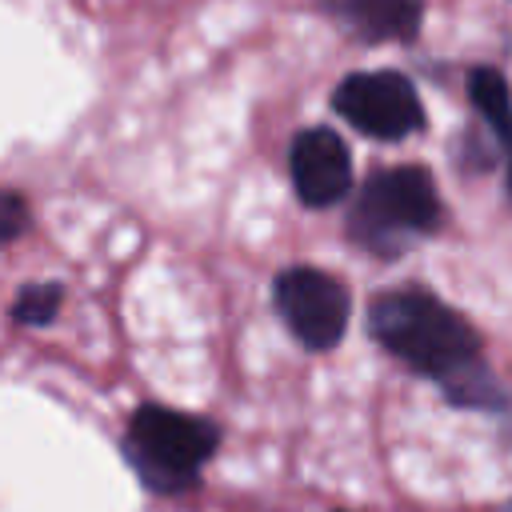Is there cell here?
<instances>
[{
    "mask_svg": "<svg viewBox=\"0 0 512 512\" xmlns=\"http://www.w3.org/2000/svg\"><path fill=\"white\" fill-rule=\"evenodd\" d=\"M368 332L412 372L440 384L456 408L504 412L508 392L484 360L476 328L428 288L404 284L376 292L368 304Z\"/></svg>",
    "mask_w": 512,
    "mask_h": 512,
    "instance_id": "cell-1",
    "label": "cell"
},
{
    "mask_svg": "<svg viewBox=\"0 0 512 512\" xmlns=\"http://www.w3.org/2000/svg\"><path fill=\"white\" fill-rule=\"evenodd\" d=\"M440 216L444 212H440L436 180L428 168H420V164L376 168L352 200L348 236L364 252H372L380 260H396L416 240L436 232Z\"/></svg>",
    "mask_w": 512,
    "mask_h": 512,
    "instance_id": "cell-2",
    "label": "cell"
},
{
    "mask_svg": "<svg viewBox=\"0 0 512 512\" xmlns=\"http://www.w3.org/2000/svg\"><path fill=\"white\" fill-rule=\"evenodd\" d=\"M220 428L196 412L168 404H140L124 432V456L152 492H184L216 456Z\"/></svg>",
    "mask_w": 512,
    "mask_h": 512,
    "instance_id": "cell-3",
    "label": "cell"
},
{
    "mask_svg": "<svg viewBox=\"0 0 512 512\" xmlns=\"http://www.w3.org/2000/svg\"><path fill=\"white\" fill-rule=\"evenodd\" d=\"M332 108L340 120L372 140H404L424 128V104L416 96V84L392 68L348 72L332 92Z\"/></svg>",
    "mask_w": 512,
    "mask_h": 512,
    "instance_id": "cell-4",
    "label": "cell"
},
{
    "mask_svg": "<svg viewBox=\"0 0 512 512\" xmlns=\"http://www.w3.org/2000/svg\"><path fill=\"white\" fill-rule=\"evenodd\" d=\"M272 300H276L280 320L304 348L328 352L344 340V328L352 316V296L332 272H320L308 264L284 268L272 284Z\"/></svg>",
    "mask_w": 512,
    "mask_h": 512,
    "instance_id": "cell-5",
    "label": "cell"
},
{
    "mask_svg": "<svg viewBox=\"0 0 512 512\" xmlns=\"http://www.w3.org/2000/svg\"><path fill=\"white\" fill-rule=\"evenodd\" d=\"M288 172L308 208H328L352 192V152L332 128H300L288 144Z\"/></svg>",
    "mask_w": 512,
    "mask_h": 512,
    "instance_id": "cell-6",
    "label": "cell"
},
{
    "mask_svg": "<svg viewBox=\"0 0 512 512\" xmlns=\"http://www.w3.org/2000/svg\"><path fill=\"white\" fill-rule=\"evenodd\" d=\"M324 8L364 44H412L424 28V0H324Z\"/></svg>",
    "mask_w": 512,
    "mask_h": 512,
    "instance_id": "cell-7",
    "label": "cell"
},
{
    "mask_svg": "<svg viewBox=\"0 0 512 512\" xmlns=\"http://www.w3.org/2000/svg\"><path fill=\"white\" fill-rule=\"evenodd\" d=\"M468 100L476 108V116L488 124L496 148H500V160H504V184H508V196H512V92H508V80L500 76V68H468Z\"/></svg>",
    "mask_w": 512,
    "mask_h": 512,
    "instance_id": "cell-8",
    "label": "cell"
},
{
    "mask_svg": "<svg viewBox=\"0 0 512 512\" xmlns=\"http://www.w3.org/2000/svg\"><path fill=\"white\" fill-rule=\"evenodd\" d=\"M64 300V284H24L20 296L12 300V320L20 324H52Z\"/></svg>",
    "mask_w": 512,
    "mask_h": 512,
    "instance_id": "cell-9",
    "label": "cell"
},
{
    "mask_svg": "<svg viewBox=\"0 0 512 512\" xmlns=\"http://www.w3.org/2000/svg\"><path fill=\"white\" fill-rule=\"evenodd\" d=\"M4 208H0V236H4V244H12L20 232H24V224H28V212H24V200H20V192H4V200H0Z\"/></svg>",
    "mask_w": 512,
    "mask_h": 512,
    "instance_id": "cell-10",
    "label": "cell"
}]
</instances>
